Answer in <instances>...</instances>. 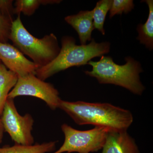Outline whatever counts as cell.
Segmentation results:
<instances>
[{
    "instance_id": "cell-2",
    "label": "cell",
    "mask_w": 153,
    "mask_h": 153,
    "mask_svg": "<svg viewBox=\"0 0 153 153\" xmlns=\"http://www.w3.org/2000/svg\"><path fill=\"white\" fill-rule=\"evenodd\" d=\"M110 45L108 42L96 43L93 39L88 44L77 45L73 37L63 36L58 55L47 66L38 68L35 74L45 81L58 72L73 66L85 65L93 58L107 54Z\"/></svg>"
},
{
    "instance_id": "cell-14",
    "label": "cell",
    "mask_w": 153,
    "mask_h": 153,
    "mask_svg": "<svg viewBox=\"0 0 153 153\" xmlns=\"http://www.w3.org/2000/svg\"><path fill=\"white\" fill-rule=\"evenodd\" d=\"M61 1L59 0H17L14 4V14L19 15L22 13L25 16H30L41 5L58 4Z\"/></svg>"
},
{
    "instance_id": "cell-9",
    "label": "cell",
    "mask_w": 153,
    "mask_h": 153,
    "mask_svg": "<svg viewBox=\"0 0 153 153\" xmlns=\"http://www.w3.org/2000/svg\"><path fill=\"white\" fill-rule=\"evenodd\" d=\"M101 153H140L134 140L127 131L108 132Z\"/></svg>"
},
{
    "instance_id": "cell-5",
    "label": "cell",
    "mask_w": 153,
    "mask_h": 153,
    "mask_svg": "<svg viewBox=\"0 0 153 153\" xmlns=\"http://www.w3.org/2000/svg\"><path fill=\"white\" fill-rule=\"evenodd\" d=\"M64 134L63 144L53 153H90L102 149L108 132V129L95 127L92 129L80 131L66 124L61 127Z\"/></svg>"
},
{
    "instance_id": "cell-8",
    "label": "cell",
    "mask_w": 153,
    "mask_h": 153,
    "mask_svg": "<svg viewBox=\"0 0 153 153\" xmlns=\"http://www.w3.org/2000/svg\"><path fill=\"white\" fill-rule=\"evenodd\" d=\"M0 60L6 68L16 73L19 77L36 74L38 68L19 49L7 42H0Z\"/></svg>"
},
{
    "instance_id": "cell-10",
    "label": "cell",
    "mask_w": 153,
    "mask_h": 153,
    "mask_svg": "<svg viewBox=\"0 0 153 153\" xmlns=\"http://www.w3.org/2000/svg\"><path fill=\"white\" fill-rule=\"evenodd\" d=\"M93 15V10L81 11L76 15L65 17L66 23L77 32L81 45H86L87 41L92 40L91 33L94 29Z\"/></svg>"
},
{
    "instance_id": "cell-17",
    "label": "cell",
    "mask_w": 153,
    "mask_h": 153,
    "mask_svg": "<svg viewBox=\"0 0 153 153\" xmlns=\"http://www.w3.org/2000/svg\"><path fill=\"white\" fill-rule=\"evenodd\" d=\"M13 1L12 0H0V16L12 23L15 14Z\"/></svg>"
},
{
    "instance_id": "cell-13",
    "label": "cell",
    "mask_w": 153,
    "mask_h": 153,
    "mask_svg": "<svg viewBox=\"0 0 153 153\" xmlns=\"http://www.w3.org/2000/svg\"><path fill=\"white\" fill-rule=\"evenodd\" d=\"M149 8V15L147 20L144 24H140L137 27L138 36L137 39L140 44L144 45L147 48L152 50L153 49V1L146 0Z\"/></svg>"
},
{
    "instance_id": "cell-16",
    "label": "cell",
    "mask_w": 153,
    "mask_h": 153,
    "mask_svg": "<svg viewBox=\"0 0 153 153\" xmlns=\"http://www.w3.org/2000/svg\"><path fill=\"white\" fill-rule=\"evenodd\" d=\"M134 7L132 0H114L109 10L110 19L116 15H122L123 13H128Z\"/></svg>"
},
{
    "instance_id": "cell-4",
    "label": "cell",
    "mask_w": 153,
    "mask_h": 153,
    "mask_svg": "<svg viewBox=\"0 0 153 153\" xmlns=\"http://www.w3.org/2000/svg\"><path fill=\"white\" fill-rule=\"evenodd\" d=\"M20 15L12 23L10 40L14 47L30 57L38 68L47 66L60 52L57 37L53 33L42 38L34 37L25 27Z\"/></svg>"
},
{
    "instance_id": "cell-12",
    "label": "cell",
    "mask_w": 153,
    "mask_h": 153,
    "mask_svg": "<svg viewBox=\"0 0 153 153\" xmlns=\"http://www.w3.org/2000/svg\"><path fill=\"white\" fill-rule=\"evenodd\" d=\"M57 141H51L30 146L16 144L0 148V153H46L54 152Z\"/></svg>"
},
{
    "instance_id": "cell-18",
    "label": "cell",
    "mask_w": 153,
    "mask_h": 153,
    "mask_svg": "<svg viewBox=\"0 0 153 153\" xmlns=\"http://www.w3.org/2000/svg\"><path fill=\"white\" fill-rule=\"evenodd\" d=\"M12 23L0 16V42L7 43L10 39Z\"/></svg>"
},
{
    "instance_id": "cell-19",
    "label": "cell",
    "mask_w": 153,
    "mask_h": 153,
    "mask_svg": "<svg viewBox=\"0 0 153 153\" xmlns=\"http://www.w3.org/2000/svg\"><path fill=\"white\" fill-rule=\"evenodd\" d=\"M4 131L2 123L1 120V116H0V140H2L3 135Z\"/></svg>"
},
{
    "instance_id": "cell-20",
    "label": "cell",
    "mask_w": 153,
    "mask_h": 153,
    "mask_svg": "<svg viewBox=\"0 0 153 153\" xmlns=\"http://www.w3.org/2000/svg\"><path fill=\"white\" fill-rule=\"evenodd\" d=\"M2 141V140H0V144L1 143Z\"/></svg>"
},
{
    "instance_id": "cell-7",
    "label": "cell",
    "mask_w": 153,
    "mask_h": 153,
    "mask_svg": "<svg viewBox=\"0 0 153 153\" xmlns=\"http://www.w3.org/2000/svg\"><path fill=\"white\" fill-rule=\"evenodd\" d=\"M21 96H29L40 99L50 109L58 107L61 99L54 85L39 79L35 74L19 77L16 84L9 93L8 98L14 99Z\"/></svg>"
},
{
    "instance_id": "cell-6",
    "label": "cell",
    "mask_w": 153,
    "mask_h": 153,
    "mask_svg": "<svg viewBox=\"0 0 153 153\" xmlns=\"http://www.w3.org/2000/svg\"><path fill=\"white\" fill-rule=\"evenodd\" d=\"M1 120L4 131L16 144L30 146L34 143L32 134L34 120L29 113L22 116L18 112L13 99L8 98Z\"/></svg>"
},
{
    "instance_id": "cell-1",
    "label": "cell",
    "mask_w": 153,
    "mask_h": 153,
    "mask_svg": "<svg viewBox=\"0 0 153 153\" xmlns=\"http://www.w3.org/2000/svg\"><path fill=\"white\" fill-rule=\"evenodd\" d=\"M58 108L78 125H90L112 131H127L133 122L129 111L108 103H91L60 100Z\"/></svg>"
},
{
    "instance_id": "cell-15",
    "label": "cell",
    "mask_w": 153,
    "mask_h": 153,
    "mask_svg": "<svg viewBox=\"0 0 153 153\" xmlns=\"http://www.w3.org/2000/svg\"><path fill=\"white\" fill-rule=\"evenodd\" d=\"M112 0H101L96 4L93 9V24L94 29H97L103 35L105 34L104 25L105 17L109 11Z\"/></svg>"
},
{
    "instance_id": "cell-11",
    "label": "cell",
    "mask_w": 153,
    "mask_h": 153,
    "mask_svg": "<svg viewBox=\"0 0 153 153\" xmlns=\"http://www.w3.org/2000/svg\"><path fill=\"white\" fill-rule=\"evenodd\" d=\"M18 75L8 70L5 66L0 63V116L1 115L8 96L16 84Z\"/></svg>"
},
{
    "instance_id": "cell-3",
    "label": "cell",
    "mask_w": 153,
    "mask_h": 153,
    "mask_svg": "<svg viewBox=\"0 0 153 153\" xmlns=\"http://www.w3.org/2000/svg\"><path fill=\"white\" fill-rule=\"evenodd\" d=\"M125 60L124 65H118L112 57L103 55L98 61H89L88 64L92 66V70L85 73L96 78L100 84L118 85L134 94L141 95L145 89L140 80V74L143 71L141 65L131 57H126Z\"/></svg>"
}]
</instances>
